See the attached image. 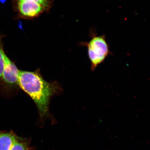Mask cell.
Listing matches in <instances>:
<instances>
[{
	"mask_svg": "<svg viewBox=\"0 0 150 150\" xmlns=\"http://www.w3.org/2000/svg\"><path fill=\"white\" fill-rule=\"evenodd\" d=\"M18 85L33 99L41 119L48 117L50 98L60 89L58 84L46 81L38 71L19 70Z\"/></svg>",
	"mask_w": 150,
	"mask_h": 150,
	"instance_id": "1",
	"label": "cell"
},
{
	"mask_svg": "<svg viewBox=\"0 0 150 150\" xmlns=\"http://www.w3.org/2000/svg\"><path fill=\"white\" fill-rule=\"evenodd\" d=\"M87 49L88 56L91 63V70L93 72L112 52L104 36L92 37L89 42H82Z\"/></svg>",
	"mask_w": 150,
	"mask_h": 150,
	"instance_id": "2",
	"label": "cell"
},
{
	"mask_svg": "<svg viewBox=\"0 0 150 150\" xmlns=\"http://www.w3.org/2000/svg\"><path fill=\"white\" fill-rule=\"evenodd\" d=\"M14 8L19 18L31 19L47 11L42 5L34 0H14Z\"/></svg>",
	"mask_w": 150,
	"mask_h": 150,
	"instance_id": "3",
	"label": "cell"
},
{
	"mask_svg": "<svg viewBox=\"0 0 150 150\" xmlns=\"http://www.w3.org/2000/svg\"><path fill=\"white\" fill-rule=\"evenodd\" d=\"M19 71L16 65L5 54L2 81L9 87L18 86Z\"/></svg>",
	"mask_w": 150,
	"mask_h": 150,
	"instance_id": "4",
	"label": "cell"
},
{
	"mask_svg": "<svg viewBox=\"0 0 150 150\" xmlns=\"http://www.w3.org/2000/svg\"><path fill=\"white\" fill-rule=\"evenodd\" d=\"M17 136L12 131H0V150H10Z\"/></svg>",
	"mask_w": 150,
	"mask_h": 150,
	"instance_id": "5",
	"label": "cell"
},
{
	"mask_svg": "<svg viewBox=\"0 0 150 150\" xmlns=\"http://www.w3.org/2000/svg\"><path fill=\"white\" fill-rule=\"evenodd\" d=\"M10 150H31L30 140L17 136Z\"/></svg>",
	"mask_w": 150,
	"mask_h": 150,
	"instance_id": "6",
	"label": "cell"
},
{
	"mask_svg": "<svg viewBox=\"0 0 150 150\" xmlns=\"http://www.w3.org/2000/svg\"><path fill=\"white\" fill-rule=\"evenodd\" d=\"M3 36L0 35V83L2 81V77L4 65V58L5 54L3 49L2 41Z\"/></svg>",
	"mask_w": 150,
	"mask_h": 150,
	"instance_id": "7",
	"label": "cell"
},
{
	"mask_svg": "<svg viewBox=\"0 0 150 150\" xmlns=\"http://www.w3.org/2000/svg\"><path fill=\"white\" fill-rule=\"evenodd\" d=\"M45 8L47 11L49 10L53 5V0H34Z\"/></svg>",
	"mask_w": 150,
	"mask_h": 150,
	"instance_id": "8",
	"label": "cell"
}]
</instances>
